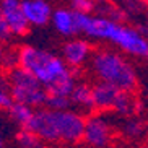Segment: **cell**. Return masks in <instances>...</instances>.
I'll list each match as a JSON object with an SVG mask.
<instances>
[{"label": "cell", "mask_w": 148, "mask_h": 148, "mask_svg": "<svg viewBox=\"0 0 148 148\" xmlns=\"http://www.w3.org/2000/svg\"><path fill=\"white\" fill-rule=\"evenodd\" d=\"M85 129V117L75 109L67 111H52L47 108L36 109L26 130L34 134L41 142H65L75 143L80 142Z\"/></svg>", "instance_id": "2"}, {"label": "cell", "mask_w": 148, "mask_h": 148, "mask_svg": "<svg viewBox=\"0 0 148 148\" xmlns=\"http://www.w3.org/2000/svg\"><path fill=\"white\" fill-rule=\"evenodd\" d=\"M119 95H121V90L98 82L93 86V104H95V109H98V111H112Z\"/></svg>", "instance_id": "10"}, {"label": "cell", "mask_w": 148, "mask_h": 148, "mask_svg": "<svg viewBox=\"0 0 148 148\" xmlns=\"http://www.w3.org/2000/svg\"><path fill=\"white\" fill-rule=\"evenodd\" d=\"M21 10L29 26H46L52 16V7L44 0H23Z\"/></svg>", "instance_id": "9"}, {"label": "cell", "mask_w": 148, "mask_h": 148, "mask_svg": "<svg viewBox=\"0 0 148 148\" xmlns=\"http://www.w3.org/2000/svg\"><path fill=\"white\" fill-rule=\"evenodd\" d=\"M91 57V46L85 39H70L62 46V62L72 69L85 65Z\"/></svg>", "instance_id": "8"}, {"label": "cell", "mask_w": 148, "mask_h": 148, "mask_svg": "<svg viewBox=\"0 0 148 148\" xmlns=\"http://www.w3.org/2000/svg\"><path fill=\"white\" fill-rule=\"evenodd\" d=\"M2 56H3V46H2V41H0V59H2Z\"/></svg>", "instance_id": "20"}, {"label": "cell", "mask_w": 148, "mask_h": 148, "mask_svg": "<svg viewBox=\"0 0 148 148\" xmlns=\"http://www.w3.org/2000/svg\"><path fill=\"white\" fill-rule=\"evenodd\" d=\"M18 143L21 148H39L41 147V140L36 137L34 134H31L29 130L23 129L20 134H18Z\"/></svg>", "instance_id": "16"}, {"label": "cell", "mask_w": 148, "mask_h": 148, "mask_svg": "<svg viewBox=\"0 0 148 148\" xmlns=\"http://www.w3.org/2000/svg\"><path fill=\"white\" fill-rule=\"evenodd\" d=\"M69 99H70V106L72 108H77L80 111H83V112L95 111V104H93V86L88 85V83H77Z\"/></svg>", "instance_id": "12"}, {"label": "cell", "mask_w": 148, "mask_h": 148, "mask_svg": "<svg viewBox=\"0 0 148 148\" xmlns=\"http://www.w3.org/2000/svg\"><path fill=\"white\" fill-rule=\"evenodd\" d=\"M10 36L8 29H7V26H5V21H3V18H2V13H0V41H3L7 39Z\"/></svg>", "instance_id": "19"}, {"label": "cell", "mask_w": 148, "mask_h": 148, "mask_svg": "<svg viewBox=\"0 0 148 148\" xmlns=\"http://www.w3.org/2000/svg\"><path fill=\"white\" fill-rule=\"evenodd\" d=\"M147 91H148V86H147Z\"/></svg>", "instance_id": "23"}, {"label": "cell", "mask_w": 148, "mask_h": 148, "mask_svg": "<svg viewBox=\"0 0 148 148\" xmlns=\"http://www.w3.org/2000/svg\"><path fill=\"white\" fill-rule=\"evenodd\" d=\"M78 33L90 36L93 39L109 41L121 51L137 57H147L148 39H145L135 28L114 23L101 15H77Z\"/></svg>", "instance_id": "3"}, {"label": "cell", "mask_w": 148, "mask_h": 148, "mask_svg": "<svg viewBox=\"0 0 148 148\" xmlns=\"http://www.w3.org/2000/svg\"><path fill=\"white\" fill-rule=\"evenodd\" d=\"M16 62L20 69L28 72L42 85L47 96L70 98L77 85V78L59 56L34 46H23L16 52Z\"/></svg>", "instance_id": "1"}, {"label": "cell", "mask_w": 148, "mask_h": 148, "mask_svg": "<svg viewBox=\"0 0 148 148\" xmlns=\"http://www.w3.org/2000/svg\"><path fill=\"white\" fill-rule=\"evenodd\" d=\"M82 140H85L90 147L104 148L112 140V127L103 116H90L85 119Z\"/></svg>", "instance_id": "6"}, {"label": "cell", "mask_w": 148, "mask_h": 148, "mask_svg": "<svg viewBox=\"0 0 148 148\" xmlns=\"http://www.w3.org/2000/svg\"><path fill=\"white\" fill-rule=\"evenodd\" d=\"M8 114H10V117L13 119L18 125H21L23 129H26V125L29 124L31 117H33V114H34V109L28 108V106H25V104L13 103L12 108L8 109Z\"/></svg>", "instance_id": "14"}, {"label": "cell", "mask_w": 148, "mask_h": 148, "mask_svg": "<svg viewBox=\"0 0 148 148\" xmlns=\"http://www.w3.org/2000/svg\"><path fill=\"white\" fill-rule=\"evenodd\" d=\"M137 108H138L137 98L129 91H121V95H119L112 111L122 114V116H134V114L137 112Z\"/></svg>", "instance_id": "13"}, {"label": "cell", "mask_w": 148, "mask_h": 148, "mask_svg": "<svg viewBox=\"0 0 148 148\" xmlns=\"http://www.w3.org/2000/svg\"><path fill=\"white\" fill-rule=\"evenodd\" d=\"M0 148H3V138H2V135H0Z\"/></svg>", "instance_id": "21"}, {"label": "cell", "mask_w": 148, "mask_h": 148, "mask_svg": "<svg viewBox=\"0 0 148 148\" xmlns=\"http://www.w3.org/2000/svg\"><path fill=\"white\" fill-rule=\"evenodd\" d=\"M0 13H2L5 26H7L10 34L23 36L28 33L29 25H28L26 18L23 15L21 2H18V0H3V2H0Z\"/></svg>", "instance_id": "7"}, {"label": "cell", "mask_w": 148, "mask_h": 148, "mask_svg": "<svg viewBox=\"0 0 148 148\" xmlns=\"http://www.w3.org/2000/svg\"><path fill=\"white\" fill-rule=\"evenodd\" d=\"M145 59H147V62H148V54H147V57H145Z\"/></svg>", "instance_id": "22"}, {"label": "cell", "mask_w": 148, "mask_h": 148, "mask_svg": "<svg viewBox=\"0 0 148 148\" xmlns=\"http://www.w3.org/2000/svg\"><path fill=\"white\" fill-rule=\"evenodd\" d=\"M7 83L10 88V95L13 103L25 104L31 109H41L46 104V90L34 77H31L28 72L21 70L20 67L8 70Z\"/></svg>", "instance_id": "5"}, {"label": "cell", "mask_w": 148, "mask_h": 148, "mask_svg": "<svg viewBox=\"0 0 148 148\" xmlns=\"http://www.w3.org/2000/svg\"><path fill=\"white\" fill-rule=\"evenodd\" d=\"M54 28L64 36H75L78 34V25H77V16L70 8H56L52 10L51 16Z\"/></svg>", "instance_id": "11"}, {"label": "cell", "mask_w": 148, "mask_h": 148, "mask_svg": "<svg viewBox=\"0 0 148 148\" xmlns=\"http://www.w3.org/2000/svg\"><path fill=\"white\" fill-rule=\"evenodd\" d=\"M91 70L98 82L111 85L121 91L132 93L137 88V72L125 57L114 51H98L91 56Z\"/></svg>", "instance_id": "4"}, {"label": "cell", "mask_w": 148, "mask_h": 148, "mask_svg": "<svg viewBox=\"0 0 148 148\" xmlns=\"http://www.w3.org/2000/svg\"><path fill=\"white\" fill-rule=\"evenodd\" d=\"M70 10L77 15H93L96 10V2L93 0H72Z\"/></svg>", "instance_id": "15"}, {"label": "cell", "mask_w": 148, "mask_h": 148, "mask_svg": "<svg viewBox=\"0 0 148 148\" xmlns=\"http://www.w3.org/2000/svg\"><path fill=\"white\" fill-rule=\"evenodd\" d=\"M13 104V99H12V95H10V88L7 78L3 75H0V109H7L8 111Z\"/></svg>", "instance_id": "17"}, {"label": "cell", "mask_w": 148, "mask_h": 148, "mask_svg": "<svg viewBox=\"0 0 148 148\" xmlns=\"http://www.w3.org/2000/svg\"><path fill=\"white\" fill-rule=\"evenodd\" d=\"M125 132H127V135H130V137H137V135L142 132V124H140L138 121L130 119V121L125 124Z\"/></svg>", "instance_id": "18"}]
</instances>
